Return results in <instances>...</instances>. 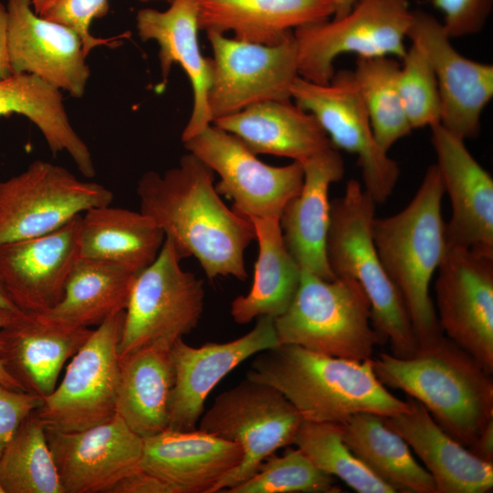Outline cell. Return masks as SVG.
I'll return each instance as SVG.
<instances>
[{"mask_svg":"<svg viewBox=\"0 0 493 493\" xmlns=\"http://www.w3.org/2000/svg\"><path fill=\"white\" fill-rule=\"evenodd\" d=\"M136 192L140 211L163 231L182 259L195 257L209 279L246 280L244 255L255 239L253 226L226 205L214 171L201 160L188 152L163 174L146 172Z\"/></svg>","mask_w":493,"mask_h":493,"instance_id":"cell-1","label":"cell"},{"mask_svg":"<svg viewBox=\"0 0 493 493\" xmlns=\"http://www.w3.org/2000/svg\"><path fill=\"white\" fill-rule=\"evenodd\" d=\"M246 377L278 390L307 421L341 424L357 413L390 417L408 408L378 380L372 358L348 360L278 344L256 354Z\"/></svg>","mask_w":493,"mask_h":493,"instance_id":"cell-2","label":"cell"},{"mask_svg":"<svg viewBox=\"0 0 493 493\" xmlns=\"http://www.w3.org/2000/svg\"><path fill=\"white\" fill-rule=\"evenodd\" d=\"M378 380L421 403L435 423L468 448L493 420V379L445 335L399 358H372Z\"/></svg>","mask_w":493,"mask_h":493,"instance_id":"cell-3","label":"cell"},{"mask_svg":"<svg viewBox=\"0 0 493 493\" xmlns=\"http://www.w3.org/2000/svg\"><path fill=\"white\" fill-rule=\"evenodd\" d=\"M444 194L438 169L432 164L410 203L393 215L375 216L372 224L377 253L402 297L418 346L444 335L429 294L447 247L441 211Z\"/></svg>","mask_w":493,"mask_h":493,"instance_id":"cell-4","label":"cell"},{"mask_svg":"<svg viewBox=\"0 0 493 493\" xmlns=\"http://www.w3.org/2000/svg\"><path fill=\"white\" fill-rule=\"evenodd\" d=\"M375 205L360 182H347L343 195L330 202L326 256L335 277H350L362 288L381 344L389 342L393 356L405 358L418 345L402 297L374 245Z\"/></svg>","mask_w":493,"mask_h":493,"instance_id":"cell-5","label":"cell"},{"mask_svg":"<svg viewBox=\"0 0 493 493\" xmlns=\"http://www.w3.org/2000/svg\"><path fill=\"white\" fill-rule=\"evenodd\" d=\"M274 324L279 344L337 358L368 360L381 344L369 299L350 277L324 279L301 271L290 305Z\"/></svg>","mask_w":493,"mask_h":493,"instance_id":"cell-6","label":"cell"},{"mask_svg":"<svg viewBox=\"0 0 493 493\" xmlns=\"http://www.w3.org/2000/svg\"><path fill=\"white\" fill-rule=\"evenodd\" d=\"M165 236L154 261L136 274L125 309L120 356L146 348L170 351L196 328L205 306L202 279L181 267Z\"/></svg>","mask_w":493,"mask_h":493,"instance_id":"cell-7","label":"cell"},{"mask_svg":"<svg viewBox=\"0 0 493 493\" xmlns=\"http://www.w3.org/2000/svg\"><path fill=\"white\" fill-rule=\"evenodd\" d=\"M413 17L408 0H356L341 18H330L293 31L299 76L327 84L334 60L341 54L360 58L394 56L403 58Z\"/></svg>","mask_w":493,"mask_h":493,"instance_id":"cell-8","label":"cell"},{"mask_svg":"<svg viewBox=\"0 0 493 493\" xmlns=\"http://www.w3.org/2000/svg\"><path fill=\"white\" fill-rule=\"evenodd\" d=\"M302 421L297 408L278 390L246 377L216 396L203 413L198 428L238 444L243 458L213 493L224 492L254 476L268 456L292 445Z\"/></svg>","mask_w":493,"mask_h":493,"instance_id":"cell-9","label":"cell"},{"mask_svg":"<svg viewBox=\"0 0 493 493\" xmlns=\"http://www.w3.org/2000/svg\"><path fill=\"white\" fill-rule=\"evenodd\" d=\"M124 314L114 313L92 330L71 357L59 384L42 398L36 412L46 427L81 431L116 415Z\"/></svg>","mask_w":493,"mask_h":493,"instance_id":"cell-10","label":"cell"},{"mask_svg":"<svg viewBox=\"0 0 493 493\" xmlns=\"http://www.w3.org/2000/svg\"><path fill=\"white\" fill-rule=\"evenodd\" d=\"M112 200L105 186L37 160L18 175L0 182V246L50 233Z\"/></svg>","mask_w":493,"mask_h":493,"instance_id":"cell-11","label":"cell"},{"mask_svg":"<svg viewBox=\"0 0 493 493\" xmlns=\"http://www.w3.org/2000/svg\"><path fill=\"white\" fill-rule=\"evenodd\" d=\"M291 99L312 113L336 149L356 155L364 190L376 204L392 194L400 175L397 163L377 143L351 69L335 71L327 84L298 77Z\"/></svg>","mask_w":493,"mask_h":493,"instance_id":"cell-12","label":"cell"},{"mask_svg":"<svg viewBox=\"0 0 493 493\" xmlns=\"http://www.w3.org/2000/svg\"><path fill=\"white\" fill-rule=\"evenodd\" d=\"M213 50L207 106L212 122L269 100H291L299 77L293 33L277 45L229 38L206 31Z\"/></svg>","mask_w":493,"mask_h":493,"instance_id":"cell-13","label":"cell"},{"mask_svg":"<svg viewBox=\"0 0 493 493\" xmlns=\"http://www.w3.org/2000/svg\"><path fill=\"white\" fill-rule=\"evenodd\" d=\"M183 143L219 175L215 184L217 193L233 201L235 210L246 218H279L302 187L304 172L299 162L267 164L235 135L213 123Z\"/></svg>","mask_w":493,"mask_h":493,"instance_id":"cell-14","label":"cell"},{"mask_svg":"<svg viewBox=\"0 0 493 493\" xmlns=\"http://www.w3.org/2000/svg\"><path fill=\"white\" fill-rule=\"evenodd\" d=\"M435 284L444 335L493 373V254L447 246Z\"/></svg>","mask_w":493,"mask_h":493,"instance_id":"cell-15","label":"cell"},{"mask_svg":"<svg viewBox=\"0 0 493 493\" xmlns=\"http://www.w3.org/2000/svg\"><path fill=\"white\" fill-rule=\"evenodd\" d=\"M407 38L424 53L434 71L440 124L463 140L477 137L482 112L493 97V65L457 52L442 23L422 10L413 11Z\"/></svg>","mask_w":493,"mask_h":493,"instance_id":"cell-16","label":"cell"},{"mask_svg":"<svg viewBox=\"0 0 493 493\" xmlns=\"http://www.w3.org/2000/svg\"><path fill=\"white\" fill-rule=\"evenodd\" d=\"M46 436L64 493H108L140 466L143 438L116 414L76 432L46 427Z\"/></svg>","mask_w":493,"mask_h":493,"instance_id":"cell-17","label":"cell"},{"mask_svg":"<svg viewBox=\"0 0 493 493\" xmlns=\"http://www.w3.org/2000/svg\"><path fill=\"white\" fill-rule=\"evenodd\" d=\"M7 55L12 74L36 75L80 99L90 75L80 36L35 13L32 0H7Z\"/></svg>","mask_w":493,"mask_h":493,"instance_id":"cell-18","label":"cell"},{"mask_svg":"<svg viewBox=\"0 0 493 493\" xmlns=\"http://www.w3.org/2000/svg\"><path fill=\"white\" fill-rule=\"evenodd\" d=\"M278 344L274 319L268 316L257 318L250 331L230 341L194 347L183 339L176 341L170 350L174 384L168 428L195 429L205 400L217 383L246 359Z\"/></svg>","mask_w":493,"mask_h":493,"instance_id":"cell-19","label":"cell"},{"mask_svg":"<svg viewBox=\"0 0 493 493\" xmlns=\"http://www.w3.org/2000/svg\"><path fill=\"white\" fill-rule=\"evenodd\" d=\"M81 215L59 228L0 246V279L24 312L43 313L62 299L79 256Z\"/></svg>","mask_w":493,"mask_h":493,"instance_id":"cell-20","label":"cell"},{"mask_svg":"<svg viewBox=\"0 0 493 493\" xmlns=\"http://www.w3.org/2000/svg\"><path fill=\"white\" fill-rule=\"evenodd\" d=\"M436 167L451 203L446 246L493 254V180L465 145L440 123L430 127Z\"/></svg>","mask_w":493,"mask_h":493,"instance_id":"cell-21","label":"cell"},{"mask_svg":"<svg viewBox=\"0 0 493 493\" xmlns=\"http://www.w3.org/2000/svg\"><path fill=\"white\" fill-rule=\"evenodd\" d=\"M164 11L142 8L136 14V29L142 41H155L163 82H167L173 64H179L193 89V109L182 132V142L200 133L212 123L207 94L212 79L211 58L201 53L198 42L197 0H172Z\"/></svg>","mask_w":493,"mask_h":493,"instance_id":"cell-22","label":"cell"},{"mask_svg":"<svg viewBox=\"0 0 493 493\" xmlns=\"http://www.w3.org/2000/svg\"><path fill=\"white\" fill-rule=\"evenodd\" d=\"M92 330L69 328L21 311L0 328V361L24 392L44 398Z\"/></svg>","mask_w":493,"mask_h":493,"instance_id":"cell-23","label":"cell"},{"mask_svg":"<svg viewBox=\"0 0 493 493\" xmlns=\"http://www.w3.org/2000/svg\"><path fill=\"white\" fill-rule=\"evenodd\" d=\"M300 163L304 172L302 187L279 216L283 239L301 271L333 279L326 256L329 190L343 177L344 162L338 149L332 147Z\"/></svg>","mask_w":493,"mask_h":493,"instance_id":"cell-24","label":"cell"},{"mask_svg":"<svg viewBox=\"0 0 493 493\" xmlns=\"http://www.w3.org/2000/svg\"><path fill=\"white\" fill-rule=\"evenodd\" d=\"M243 458L241 446L211 433L166 430L143 439L140 467L171 484L178 493H213Z\"/></svg>","mask_w":493,"mask_h":493,"instance_id":"cell-25","label":"cell"},{"mask_svg":"<svg viewBox=\"0 0 493 493\" xmlns=\"http://www.w3.org/2000/svg\"><path fill=\"white\" fill-rule=\"evenodd\" d=\"M408 408L383 417L421 459L436 493H487L493 488V462L475 456L446 433L426 408L411 396Z\"/></svg>","mask_w":493,"mask_h":493,"instance_id":"cell-26","label":"cell"},{"mask_svg":"<svg viewBox=\"0 0 493 493\" xmlns=\"http://www.w3.org/2000/svg\"><path fill=\"white\" fill-rule=\"evenodd\" d=\"M212 123L235 135L255 154L303 163L333 147L316 117L291 100L257 103Z\"/></svg>","mask_w":493,"mask_h":493,"instance_id":"cell-27","label":"cell"},{"mask_svg":"<svg viewBox=\"0 0 493 493\" xmlns=\"http://www.w3.org/2000/svg\"><path fill=\"white\" fill-rule=\"evenodd\" d=\"M199 28L277 45L305 25L330 19L332 0H197Z\"/></svg>","mask_w":493,"mask_h":493,"instance_id":"cell-28","label":"cell"},{"mask_svg":"<svg viewBox=\"0 0 493 493\" xmlns=\"http://www.w3.org/2000/svg\"><path fill=\"white\" fill-rule=\"evenodd\" d=\"M165 235L141 211L110 205L81 215L79 256L117 264L135 274L157 257Z\"/></svg>","mask_w":493,"mask_h":493,"instance_id":"cell-29","label":"cell"},{"mask_svg":"<svg viewBox=\"0 0 493 493\" xmlns=\"http://www.w3.org/2000/svg\"><path fill=\"white\" fill-rule=\"evenodd\" d=\"M173 384L170 351L146 348L120 356L116 414L143 439L166 430Z\"/></svg>","mask_w":493,"mask_h":493,"instance_id":"cell-30","label":"cell"},{"mask_svg":"<svg viewBox=\"0 0 493 493\" xmlns=\"http://www.w3.org/2000/svg\"><path fill=\"white\" fill-rule=\"evenodd\" d=\"M248 219L258 244V255L248 293L231 302L230 314L238 324H247L263 316L275 320L282 315L296 294L301 275L285 245L279 218Z\"/></svg>","mask_w":493,"mask_h":493,"instance_id":"cell-31","label":"cell"},{"mask_svg":"<svg viewBox=\"0 0 493 493\" xmlns=\"http://www.w3.org/2000/svg\"><path fill=\"white\" fill-rule=\"evenodd\" d=\"M16 113L26 117L43 134L51 152H67L87 178L95 176L90 151L74 131L61 90L29 73L0 79V116Z\"/></svg>","mask_w":493,"mask_h":493,"instance_id":"cell-32","label":"cell"},{"mask_svg":"<svg viewBox=\"0 0 493 493\" xmlns=\"http://www.w3.org/2000/svg\"><path fill=\"white\" fill-rule=\"evenodd\" d=\"M135 276L114 263L79 257L60 301L38 315L69 328L98 326L126 309Z\"/></svg>","mask_w":493,"mask_h":493,"instance_id":"cell-33","label":"cell"},{"mask_svg":"<svg viewBox=\"0 0 493 493\" xmlns=\"http://www.w3.org/2000/svg\"><path fill=\"white\" fill-rule=\"evenodd\" d=\"M340 425L342 438L354 456L395 492L436 493L431 475L383 416L357 413Z\"/></svg>","mask_w":493,"mask_h":493,"instance_id":"cell-34","label":"cell"},{"mask_svg":"<svg viewBox=\"0 0 493 493\" xmlns=\"http://www.w3.org/2000/svg\"><path fill=\"white\" fill-rule=\"evenodd\" d=\"M0 486L4 493H64L46 425L36 410L23 420L0 456Z\"/></svg>","mask_w":493,"mask_h":493,"instance_id":"cell-35","label":"cell"},{"mask_svg":"<svg viewBox=\"0 0 493 493\" xmlns=\"http://www.w3.org/2000/svg\"><path fill=\"white\" fill-rule=\"evenodd\" d=\"M399 69L392 57H357L352 70L374 138L387 152L413 130L398 89Z\"/></svg>","mask_w":493,"mask_h":493,"instance_id":"cell-36","label":"cell"},{"mask_svg":"<svg viewBox=\"0 0 493 493\" xmlns=\"http://www.w3.org/2000/svg\"><path fill=\"white\" fill-rule=\"evenodd\" d=\"M292 445L320 471L342 480L359 493H395L371 472L344 442L336 423L303 420Z\"/></svg>","mask_w":493,"mask_h":493,"instance_id":"cell-37","label":"cell"},{"mask_svg":"<svg viewBox=\"0 0 493 493\" xmlns=\"http://www.w3.org/2000/svg\"><path fill=\"white\" fill-rule=\"evenodd\" d=\"M226 493H338L333 477L318 469L299 449L268 456L257 472Z\"/></svg>","mask_w":493,"mask_h":493,"instance_id":"cell-38","label":"cell"},{"mask_svg":"<svg viewBox=\"0 0 493 493\" xmlns=\"http://www.w3.org/2000/svg\"><path fill=\"white\" fill-rule=\"evenodd\" d=\"M398 73V89L412 129L440 123L441 103L436 79L424 53L414 45L406 49Z\"/></svg>","mask_w":493,"mask_h":493,"instance_id":"cell-39","label":"cell"},{"mask_svg":"<svg viewBox=\"0 0 493 493\" xmlns=\"http://www.w3.org/2000/svg\"><path fill=\"white\" fill-rule=\"evenodd\" d=\"M108 10L109 0H43L34 8L38 16L75 30L80 36L88 56L97 47H115L130 37L129 32L108 38L90 33L93 20L104 16Z\"/></svg>","mask_w":493,"mask_h":493,"instance_id":"cell-40","label":"cell"},{"mask_svg":"<svg viewBox=\"0 0 493 493\" xmlns=\"http://www.w3.org/2000/svg\"><path fill=\"white\" fill-rule=\"evenodd\" d=\"M444 16L443 28L450 39L472 36L485 26L493 0H432Z\"/></svg>","mask_w":493,"mask_h":493,"instance_id":"cell-41","label":"cell"},{"mask_svg":"<svg viewBox=\"0 0 493 493\" xmlns=\"http://www.w3.org/2000/svg\"><path fill=\"white\" fill-rule=\"evenodd\" d=\"M42 403V398L0 384V456L23 420Z\"/></svg>","mask_w":493,"mask_h":493,"instance_id":"cell-42","label":"cell"},{"mask_svg":"<svg viewBox=\"0 0 493 493\" xmlns=\"http://www.w3.org/2000/svg\"><path fill=\"white\" fill-rule=\"evenodd\" d=\"M108 493H178L167 481L138 467L118 480Z\"/></svg>","mask_w":493,"mask_h":493,"instance_id":"cell-43","label":"cell"},{"mask_svg":"<svg viewBox=\"0 0 493 493\" xmlns=\"http://www.w3.org/2000/svg\"><path fill=\"white\" fill-rule=\"evenodd\" d=\"M468 449L480 459L493 462V420L484 427Z\"/></svg>","mask_w":493,"mask_h":493,"instance_id":"cell-44","label":"cell"},{"mask_svg":"<svg viewBox=\"0 0 493 493\" xmlns=\"http://www.w3.org/2000/svg\"><path fill=\"white\" fill-rule=\"evenodd\" d=\"M7 10L0 2V79L12 74L7 55Z\"/></svg>","mask_w":493,"mask_h":493,"instance_id":"cell-45","label":"cell"},{"mask_svg":"<svg viewBox=\"0 0 493 493\" xmlns=\"http://www.w3.org/2000/svg\"><path fill=\"white\" fill-rule=\"evenodd\" d=\"M17 313L19 312H16V313L0 312V328L5 326ZM0 384L14 391H23L21 386L7 373L1 361H0Z\"/></svg>","mask_w":493,"mask_h":493,"instance_id":"cell-46","label":"cell"},{"mask_svg":"<svg viewBox=\"0 0 493 493\" xmlns=\"http://www.w3.org/2000/svg\"><path fill=\"white\" fill-rule=\"evenodd\" d=\"M22 311L13 302L0 279V312L16 313Z\"/></svg>","mask_w":493,"mask_h":493,"instance_id":"cell-47","label":"cell"},{"mask_svg":"<svg viewBox=\"0 0 493 493\" xmlns=\"http://www.w3.org/2000/svg\"><path fill=\"white\" fill-rule=\"evenodd\" d=\"M334 14L332 18H341L346 16L352 8L356 0H332Z\"/></svg>","mask_w":493,"mask_h":493,"instance_id":"cell-48","label":"cell"},{"mask_svg":"<svg viewBox=\"0 0 493 493\" xmlns=\"http://www.w3.org/2000/svg\"><path fill=\"white\" fill-rule=\"evenodd\" d=\"M138 1L146 3V2L158 1V0H138ZM163 1H167L168 3H170L172 0H163Z\"/></svg>","mask_w":493,"mask_h":493,"instance_id":"cell-49","label":"cell"},{"mask_svg":"<svg viewBox=\"0 0 493 493\" xmlns=\"http://www.w3.org/2000/svg\"><path fill=\"white\" fill-rule=\"evenodd\" d=\"M0 493H4V490L1 486H0Z\"/></svg>","mask_w":493,"mask_h":493,"instance_id":"cell-50","label":"cell"}]
</instances>
